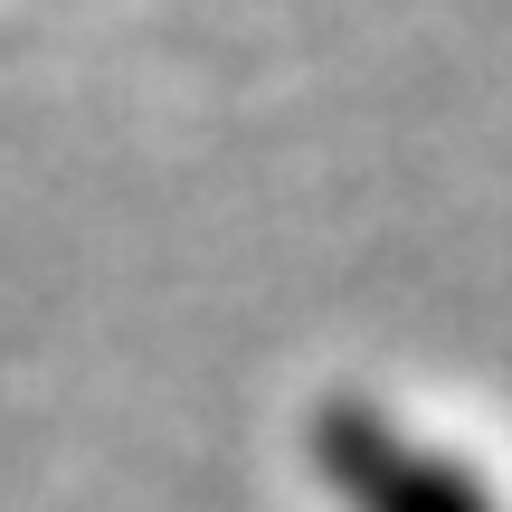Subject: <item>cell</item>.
<instances>
[{
  "mask_svg": "<svg viewBox=\"0 0 512 512\" xmlns=\"http://www.w3.org/2000/svg\"><path fill=\"white\" fill-rule=\"evenodd\" d=\"M313 456H323L332 494L351 512H494L475 494V475H456V465H437L427 446H408L389 418H370V408H323V427H313Z\"/></svg>",
  "mask_w": 512,
  "mask_h": 512,
  "instance_id": "obj_1",
  "label": "cell"
}]
</instances>
